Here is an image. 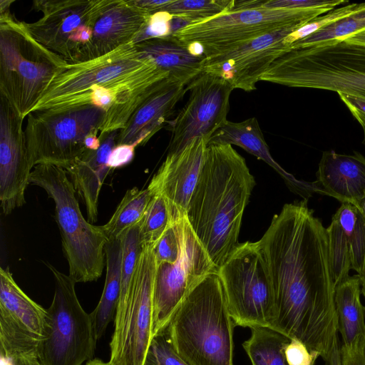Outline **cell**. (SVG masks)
<instances>
[{
	"instance_id": "bcb514c9",
	"label": "cell",
	"mask_w": 365,
	"mask_h": 365,
	"mask_svg": "<svg viewBox=\"0 0 365 365\" xmlns=\"http://www.w3.org/2000/svg\"><path fill=\"white\" fill-rule=\"evenodd\" d=\"M98 133H93L86 136L84 145L87 150H96L101 146V140L97 135Z\"/></svg>"
},
{
	"instance_id": "5bb4252c",
	"label": "cell",
	"mask_w": 365,
	"mask_h": 365,
	"mask_svg": "<svg viewBox=\"0 0 365 365\" xmlns=\"http://www.w3.org/2000/svg\"><path fill=\"white\" fill-rule=\"evenodd\" d=\"M181 251L174 263L156 264L153 287V337L165 329L190 289L205 275L217 272L191 229L182 219Z\"/></svg>"
},
{
	"instance_id": "f546056e",
	"label": "cell",
	"mask_w": 365,
	"mask_h": 365,
	"mask_svg": "<svg viewBox=\"0 0 365 365\" xmlns=\"http://www.w3.org/2000/svg\"><path fill=\"white\" fill-rule=\"evenodd\" d=\"M251 329V336L242 344L252 365H288L285 348L290 339L266 327Z\"/></svg>"
},
{
	"instance_id": "ab89813d",
	"label": "cell",
	"mask_w": 365,
	"mask_h": 365,
	"mask_svg": "<svg viewBox=\"0 0 365 365\" xmlns=\"http://www.w3.org/2000/svg\"><path fill=\"white\" fill-rule=\"evenodd\" d=\"M135 148L133 145H117L109 155L108 165L110 170L130 163L133 158Z\"/></svg>"
},
{
	"instance_id": "d590c367",
	"label": "cell",
	"mask_w": 365,
	"mask_h": 365,
	"mask_svg": "<svg viewBox=\"0 0 365 365\" xmlns=\"http://www.w3.org/2000/svg\"><path fill=\"white\" fill-rule=\"evenodd\" d=\"M182 219L172 222L162 237L154 245L153 250L156 264L174 263L178 259L181 251Z\"/></svg>"
},
{
	"instance_id": "c3c4849f",
	"label": "cell",
	"mask_w": 365,
	"mask_h": 365,
	"mask_svg": "<svg viewBox=\"0 0 365 365\" xmlns=\"http://www.w3.org/2000/svg\"><path fill=\"white\" fill-rule=\"evenodd\" d=\"M84 365H113L111 362H106L99 359H92L87 362Z\"/></svg>"
},
{
	"instance_id": "ac0fdd59",
	"label": "cell",
	"mask_w": 365,
	"mask_h": 365,
	"mask_svg": "<svg viewBox=\"0 0 365 365\" xmlns=\"http://www.w3.org/2000/svg\"><path fill=\"white\" fill-rule=\"evenodd\" d=\"M0 201L5 215L26 202L33 166L28 152L24 118L0 96Z\"/></svg>"
},
{
	"instance_id": "277c9868",
	"label": "cell",
	"mask_w": 365,
	"mask_h": 365,
	"mask_svg": "<svg viewBox=\"0 0 365 365\" xmlns=\"http://www.w3.org/2000/svg\"><path fill=\"white\" fill-rule=\"evenodd\" d=\"M13 2L0 1V96L24 119L68 62L36 41L24 22L14 18Z\"/></svg>"
},
{
	"instance_id": "4dcf8cb0",
	"label": "cell",
	"mask_w": 365,
	"mask_h": 365,
	"mask_svg": "<svg viewBox=\"0 0 365 365\" xmlns=\"http://www.w3.org/2000/svg\"><path fill=\"white\" fill-rule=\"evenodd\" d=\"M365 29V8L297 41L289 48L313 47L342 41Z\"/></svg>"
},
{
	"instance_id": "83f0119b",
	"label": "cell",
	"mask_w": 365,
	"mask_h": 365,
	"mask_svg": "<svg viewBox=\"0 0 365 365\" xmlns=\"http://www.w3.org/2000/svg\"><path fill=\"white\" fill-rule=\"evenodd\" d=\"M106 274L104 288L95 309L90 314L97 339L115 319L120 293L123 246L121 239L109 240L105 247Z\"/></svg>"
},
{
	"instance_id": "1f68e13d",
	"label": "cell",
	"mask_w": 365,
	"mask_h": 365,
	"mask_svg": "<svg viewBox=\"0 0 365 365\" xmlns=\"http://www.w3.org/2000/svg\"><path fill=\"white\" fill-rule=\"evenodd\" d=\"M235 0H172L159 10L191 24L207 20L233 8Z\"/></svg>"
},
{
	"instance_id": "8992f818",
	"label": "cell",
	"mask_w": 365,
	"mask_h": 365,
	"mask_svg": "<svg viewBox=\"0 0 365 365\" xmlns=\"http://www.w3.org/2000/svg\"><path fill=\"white\" fill-rule=\"evenodd\" d=\"M30 184L43 188L55 204L62 250L68 275L77 282L98 279L106 264L108 240L100 226L86 220L66 170L51 164H38L31 171Z\"/></svg>"
},
{
	"instance_id": "7a4b0ae2",
	"label": "cell",
	"mask_w": 365,
	"mask_h": 365,
	"mask_svg": "<svg viewBox=\"0 0 365 365\" xmlns=\"http://www.w3.org/2000/svg\"><path fill=\"white\" fill-rule=\"evenodd\" d=\"M255 185L245 158L231 145H207L186 218L217 270L240 244L243 212Z\"/></svg>"
},
{
	"instance_id": "f35d334b",
	"label": "cell",
	"mask_w": 365,
	"mask_h": 365,
	"mask_svg": "<svg viewBox=\"0 0 365 365\" xmlns=\"http://www.w3.org/2000/svg\"><path fill=\"white\" fill-rule=\"evenodd\" d=\"M288 365H314L319 354L309 350L302 342L291 339L285 348Z\"/></svg>"
},
{
	"instance_id": "60d3db41",
	"label": "cell",
	"mask_w": 365,
	"mask_h": 365,
	"mask_svg": "<svg viewBox=\"0 0 365 365\" xmlns=\"http://www.w3.org/2000/svg\"><path fill=\"white\" fill-rule=\"evenodd\" d=\"M341 365H365V344L349 349L340 346Z\"/></svg>"
},
{
	"instance_id": "ee69618b",
	"label": "cell",
	"mask_w": 365,
	"mask_h": 365,
	"mask_svg": "<svg viewBox=\"0 0 365 365\" xmlns=\"http://www.w3.org/2000/svg\"><path fill=\"white\" fill-rule=\"evenodd\" d=\"M1 365H40L36 356L19 355L8 356L1 355Z\"/></svg>"
},
{
	"instance_id": "8d00e7d4",
	"label": "cell",
	"mask_w": 365,
	"mask_h": 365,
	"mask_svg": "<svg viewBox=\"0 0 365 365\" xmlns=\"http://www.w3.org/2000/svg\"><path fill=\"white\" fill-rule=\"evenodd\" d=\"M349 3L344 0H264L262 8L269 9H328L333 10L337 6Z\"/></svg>"
},
{
	"instance_id": "603a6c76",
	"label": "cell",
	"mask_w": 365,
	"mask_h": 365,
	"mask_svg": "<svg viewBox=\"0 0 365 365\" xmlns=\"http://www.w3.org/2000/svg\"><path fill=\"white\" fill-rule=\"evenodd\" d=\"M317 178L316 183L324 194L341 202L354 203L365 197V158L358 152H323Z\"/></svg>"
},
{
	"instance_id": "5b68a950",
	"label": "cell",
	"mask_w": 365,
	"mask_h": 365,
	"mask_svg": "<svg viewBox=\"0 0 365 365\" xmlns=\"http://www.w3.org/2000/svg\"><path fill=\"white\" fill-rule=\"evenodd\" d=\"M260 81L365 100V46L342 41L289 48L272 63Z\"/></svg>"
},
{
	"instance_id": "e575fe53",
	"label": "cell",
	"mask_w": 365,
	"mask_h": 365,
	"mask_svg": "<svg viewBox=\"0 0 365 365\" xmlns=\"http://www.w3.org/2000/svg\"><path fill=\"white\" fill-rule=\"evenodd\" d=\"M143 365H189L175 350L167 327L150 341Z\"/></svg>"
},
{
	"instance_id": "484cf974",
	"label": "cell",
	"mask_w": 365,
	"mask_h": 365,
	"mask_svg": "<svg viewBox=\"0 0 365 365\" xmlns=\"http://www.w3.org/2000/svg\"><path fill=\"white\" fill-rule=\"evenodd\" d=\"M212 144L235 145L255 155L272 167L283 178L292 192L304 196L314 185L297 180L285 171L272 157L259 123L252 117L242 122L227 120L208 139L207 145Z\"/></svg>"
},
{
	"instance_id": "836d02e7",
	"label": "cell",
	"mask_w": 365,
	"mask_h": 365,
	"mask_svg": "<svg viewBox=\"0 0 365 365\" xmlns=\"http://www.w3.org/2000/svg\"><path fill=\"white\" fill-rule=\"evenodd\" d=\"M365 8V3H352L334 9L327 14L318 16L289 34L286 41L289 44L306 38L334 21Z\"/></svg>"
},
{
	"instance_id": "7402d4cb",
	"label": "cell",
	"mask_w": 365,
	"mask_h": 365,
	"mask_svg": "<svg viewBox=\"0 0 365 365\" xmlns=\"http://www.w3.org/2000/svg\"><path fill=\"white\" fill-rule=\"evenodd\" d=\"M187 85L167 79L139 105L125 127L119 130L118 145L135 147L146 143L165 125L177 103L187 91Z\"/></svg>"
},
{
	"instance_id": "9c48e42d",
	"label": "cell",
	"mask_w": 365,
	"mask_h": 365,
	"mask_svg": "<svg viewBox=\"0 0 365 365\" xmlns=\"http://www.w3.org/2000/svg\"><path fill=\"white\" fill-rule=\"evenodd\" d=\"M53 274L55 290L48 313V330L40 343V365H83L92 359L97 337L90 314L76 295V282L45 262Z\"/></svg>"
},
{
	"instance_id": "44dd1931",
	"label": "cell",
	"mask_w": 365,
	"mask_h": 365,
	"mask_svg": "<svg viewBox=\"0 0 365 365\" xmlns=\"http://www.w3.org/2000/svg\"><path fill=\"white\" fill-rule=\"evenodd\" d=\"M150 15L129 0H114L95 22L91 40L74 63L98 58L132 42Z\"/></svg>"
},
{
	"instance_id": "816d5d0a",
	"label": "cell",
	"mask_w": 365,
	"mask_h": 365,
	"mask_svg": "<svg viewBox=\"0 0 365 365\" xmlns=\"http://www.w3.org/2000/svg\"><path fill=\"white\" fill-rule=\"evenodd\" d=\"M364 130V143L365 144V125H361Z\"/></svg>"
},
{
	"instance_id": "3957f363",
	"label": "cell",
	"mask_w": 365,
	"mask_h": 365,
	"mask_svg": "<svg viewBox=\"0 0 365 365\" xmlns=\"http://www.w3.org/2000/svg\"><path fill=\"white\" fill-rule=\"evenodd\" d=\"M217 272L200 279L173 314L167 329L189 365H233V327Z\"/></svg>"
},
{
	"instance_id": "b9f144b4",
	"label": "cell",
	"mask_w": 365,
	"mask_h": 365,
	"mask_svg": "<svg viewBox=\"0 0 365 365\" xmlns=\"http://www.w3.org/2000/svg\"><path fill=\"white\" fill-rule=\"evenodd\" d=\"M339 96L361 125H365V100L343 93Z\"/></svg>"
},
{
	"instance_id": "ffe728a7",
	"label": "cell",
	"mask_w": 365,
	"mask_h": 365,
	"mask_svg": "<svg viewBox=\"0 0 365 365\" xmlns=\"http://www.w3.org/2000/svg\"><path fill=\"white\" fill-rule=\"evenodd\" d=\"M329 260L335 287L349 277L354 269L358 275L365 267V217L359 208L341 202L327 228Z\"/></svg>"
},
{
	"instance_id": "ba28073f",
	"label": "cell",
	"mask_w": 365,
	"mask_h": 365,
	"mask_svg": "<svg viewBox=\"0 0 365 365\" xmlns=\"http://www.w3.org/2000/svg\"><path fill=\"white\" fill-rule=\"evenodd\" d=\"M217 273L235 324L272 328L274 290L260 241L239 244Z\"/></svg>"
},
{
	"instance_id": "6da1fadb",
	"label": "cell",
	"mask_w": 365,
	"mask_h": 365,
	"mask_svg": "<svg viewBox=\"0 0 365 365\" xmlns=\"http://www.w3.org/2000/svg\"><path fill=\"white\" fill-rule=\"evenodd\" d=\"M259 241L274 290L271 329L325 359L338 337L327 228L304 199L285 204Z\"/></svg>"
},
{
	"instance_id": "f6af8a7d",
	"label": "cell",
	"mask_w": 365,
	"mask_h": 365,
	"mask_svg": "<svg viewBox=\"0 0 365 365\" xmlns=\"http://www.w3.org/2000/svg\"><path fill=\"white\" fill-rule=\"evenodd\" d=\"M324 365H341L340 346L337 337L330 350L327 357L324 359Z\"/></svg>"
},
{
	"instance_id": "f907efd6",
	"label": "cell",
	"mask_w": 365,
	"mask_h": 365,
	"mask_svg": "<svg viewBox=\"0 0 365 365\" xmlns=\"http://www.w3.org/2000/svg\"><path fill=\"white\" fill-rule=\"evenodd\" d=\"M359 276L360 282H361V294L364 295V297L365 298V267H364V271L361 273V274H360Z\"/></svg>"
},
{
	"instance_id": "30bf717a",
	"label": "cell",
	"mask_w": 365,
	"mask_h": 365,
	"mask_svg": "<svg viewBox=\"0 0 365 365\" xmlns=\"http://www.w3.org/2000/svg\"><path fill=\"white\" fill-rule=\"evenodd\" d=\"M104 115L92 105L29 114L24 132L33 168L51 164L66 170L86 150V136L99 133Z\"/></svg>"
},
{
	"instance_id": "9a60e30c",
	"label": "cell",
	"mask_w": 365,
	"mask_h": 365,
	"mask_svg": "<svg viewBox=\"0 0 365 365\" xmlns=\"http://www.w3.org/2000/svg\"><path fill=\"white\" fill-rule=\"evenodd\" d=\"M186 90L189 98L173 120L168 153L180 151L196 138L208 140L227 121L233 88L226 80L203 71Z\"/></svg>"
},
{
	"instance_id": "8fae6325",
	"label": "cell",
	"mask_w": 365,
	"mask_h": 365,
	"mask_svg": "<svg viewBox=\"0 0 365 365\" xmlns=\"http://www.w3.org/2000/svg\"><path fill=\"white\" fill-rule=\"evenodd\" d=\"M153 246L143 245L133 284L123 310L115 314L110 342L113 365H143L152 340L156 262Z\"/></svg>"
},
{
	"instance_id": "d6986e66",
	"label": "cell",
	"mask_w": 365,
	"mask_h": 365,
	"mask_svg": "<svg viewBox=\"0 0 365 365\" xmlns=\"http://www.w3.org/2000/svg\"><path fill=\"white\" fill-rule=\"evenodd\" d=\"M207 140L194 138L182 150L168 153L148 188L168 201L173 222L186 215L205 158Z\"/></svg>"
},
{
	"instance_id": "681fc988",
	"label": "cell",
	"mask_w": 365,
	"mask_h": 365,
	"mask_svg": "<svg viewBox=\"0 0 365 365\" xmlns=\"http://www.w3.org/2000/svg\"><path fill=\"white\" fill-rule=\"evenodd\" d=\"M352 204L356 205L361 211L362 215L365 217V197L359 199Z\"/></svg>"
},
{
	"instance_id": "e0dca14e",
	"label": "cell",
	"mask_w": 365,
	"mask_h": 365,
	"mask_svg": "<svg viewBox=\"0 0 365 365\" xmlns=\"http://www.w3.org/2000/svg\"><path fill=\"white\" fill-rule=\"evenodd\" d=\"M304 25L277 30L222 53L204 57L202 70L224 78L233 89L252 91L272 63L289 49L287 37Z\"/></svg>"
},
{
	"instance_id": "d6a6232c",
	"label": "cell",
	"mask_w": 365,
	"mask_h": 365,
	"mask_svg": "<svg viewBox=\"0 0 365 365\" xmlns=\"http://www.w3.org/2000/svg\"><path fill=\"white\" fill-rule=\"evenodd\" d=\"M140 225L143 245H154L172 223L169 205L165 197L159 192H153Z\"/></svg>"
},
{
	"instance_id": "74e56055",
	"label": "cell",
	"mask_w": 365,
	"mask_h": 365,
	"mask_svg": "<svg viewBox=\"0 0 365 365\" xmlns=\"http://www.w3.org/2000/svg\"><path fill=\"white\" fill-rule=\"evenodd\" d=\"M171 19L172 16L165 12H156L151 14L145 26L135 36L132 43L136 44L153 38L170 35Z\"/></svg>"
},
{
	"instance_id": "7c38bea8",
	"label": "cell",
	"mask_w": 365,
	"mask_h": 365,
	"mask_svg": "<svg viewBox=\"0 0 365 365\" xmlns=\"http://www.w3.org/2000/svg\"><path fill=\"white\" fill-rule=\"evenodd\" d=\"M114 0H36L34 9L42 16L26 23L31 36L68 63H74L89 42L98 18Z\"/></svg>"
},
{
	"instance_id": "4fadbf2b",
	"label": "cell",
	"mask_w": 365,
	"mask_h": 365,
	"mask_svg": "<svg viewBox=\"0 0 365 365\" xmlns=\"http://www.w3.org/2000/svg\"><path fill=\"white\" fill-rule=\"evenodd\" d=\"M150 62L130 42L98 58L68 63L52 78L30 113L63 110L91 88L129 76Z\"/></svg>"
},
{
	"instance_id": "f1b7e54d",
	"label": "cell",
	"mask_w": 365,
	"mask_h": 365,
	"mask_svg": "<svg viewBox=\"0 0 365 365\" xmlns=\"http://www.w3.org/2000/svg\"><path fill=\"white\" fill-rule=\"evenodd\" d=\"M152 196L148 187L140 190L134 187L125 192L110 219L101 225L108 241L120 239L125 232L143 220Z\"/></svg>"
},
{
	"instance_id": "d4e9b609",
	"label": "cell",
	"mask_w": 365,
	"mask_h": 365,
	"mask_svg": "<svg viewBox=\"0 0 365 365\" xmlns=\"http://www.w3.org/2000/svg\"><path fill=\"white\" fill-rule=\"evenodd\" d=\"M143 58L151 61L170 79L188 85L203 72L204 56L195 53L173 34L135 44Z\"/></svg>"
},
{
	"instance_id": "7bdbcfd3",
	"label": "cell",
	"mask_w": 365,
	"mask_h": 365,
	"mask_svg": "<svg viewBox=\"0 0 365 365\" xmlns=\"http://www.w3.org/2000/svg\"><path fill=\"white\" fill-rule=\"evenodd\" d=\"M171 1L172 0H129V2L132 5L146 11L150 14L158 12L160 9L170 4Z\"/></svg>"
},
{
	"instance_id": "2e32d148",
	"label": "cell",
	"mask_w": 365,
	"mask_h": 365,
	"mask_svg": "<svg viewBox=\"0 0 365 365\" xmlns=\"http://www.w3.org/2000/svg\"><path fill=\"white\" fill-rule=\"evenodd\" d=\"M47 330V310L25 294L9 268L1 267L0 354L37 356Z\"/></svg>"
},
{
	"instance_id": "7dc6e473",
	"label": "cell",
	"mask_w": 365,
	"mask_h": 365,
	"mask_svg": "<svg viewBox=\"0 0 365 365\" xmlns=\"http://www.w3.org/2000/svg\"><path fill=\"white\" fill-rule=\"evenodd\" d=\"M344 41L350 43L365 46V29L347 38Z\"/></svg>"
},
{
	"instance_id": "4316f807",
	"label": "cell",
	"mask_w": 365,
	"mask_h": 365,
	"mask_svg": "<svg viewBox=\"0 0 365 365\" xmlns=\"http://www.w3.org/2000/svg\"><path fill=\"white\" fill-rule=\"evenodd\" d=\"M361 294L358 274L348 277L335 287L337 331L342 337V346L349 349L365 344V307Z\"/></svg>"
},
{
	"instance_id": "cb8c5ba5",
	"label": "cell",
	"mask_w": 365,
	"mask_h": 365,
	"mask_svg": "<svg viewBox=\"0 0 365 365\" xmlns=\"http://www.w3.org/2000/svg\"><path fill=\"white\" fill-rule=\"evenodd\" d=\"M119 131L106 135L96 150H86L84 153L66 169L76 190L83 201L88 221L94 223L98 220V197L106 177L110 170L108 165L109 155L118 145Z\"/></svg>"
},
{
	"instance_id": "52a82bcc",
	"label": "cell",
	"mask_w": 365,
	"mask_h": 365,
	"mask_svg": "<svg viewBox=\"0 0 365 365\" xmlns=\"http://www.w3.org/2000/svg\"><path fill=\"white\" fill-rule=\"evenodd\" d=\"M330 11L328 9L264 8L230 11L189 24L173 35L188 46H198L200 53L207 57L275 31L306 24Z\"/></svg>"
}]
</instances>
